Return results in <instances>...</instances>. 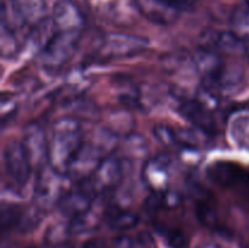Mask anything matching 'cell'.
I'll use <instances>...</instances> for the list:
<instances>
[{
  "instance_id": "cell-8",
  "label": "cell",
  "mask_w": 249,
  "mask_h": 248,
  "mask_svg": "<svg viewBox=\"0 0 249 248\" xmlns=\"http://www.w3.org/2000/svg\"><path fill=\"white\" fill-rule=\"evenodd\" d=\"M147 39L125 33H107L100 43L99 53L102 57L117 58L136 55L147 48Z\"/></svg>"
},
{
  "instance_id": "cell-19",
  "label": "cell",
  "mask_w": 249,
  "mask_h": 248,
  "mask_svg": "<svg viewBox=\"0 0 249 248\" xmlns=\"http://www.w3.org/2000/svg\"><path fill=\"white\" fill-rule=\"evenodd\" d=\"M100 219H101L100 209H97L96 206L92 204L88 211L71 218L70 224H68V232L72 235H82V233L90 232L96 229L100 223Z\"/></svg>"
},
{
  "instance_id": "cell-25",
  "label": "cell",
  "mask_w": 249,
  "mask_h": 248,
  "mask_svg": "<svg viewBox=\"0 0 249 248\" xmlns=\"http://www.w3.org/2000/svg\"><path fill=\"white\" fill-rule=\"evenodd\" d=\"M153 135L160 142L165 146H175L178 145L177 135H175V129L167 125H156L153 128Z\"/></svg>"
},
{
  "instance_id": "cell-27",
  "label": "cell",
  "mask_w": 249,
  "mask_h": 248,
  "mask_svg": "<svg viewBox=\"0 0 249 248\" xmlns=\"http://www.w3.org/2000/svg\"><path fill=\"white\" fill-rule=\"evenodd\" d=\"M0 105H1V113H0L1 114V123L5 124L6 121H9L11 117L15 116V112L17 109V102L11 94L4 92L1 95Z\"/></svg>"
},
{
  "instance_id": "cell-13",
  "label": "cell",
  "mask_w": 249,
  "mask_h": 248,
  "mask_svg": "<svg viewBox=\"0 0 249 248\" xmlns=\"http://www.w3.org/2000/svg\"><path fill=\"white\" fill-rule=\"evenodd\" d=\"M24 148L28 153L33 167L36 169L43 165L48 164L49 158V139L44 129L36 123H28L23 131V140H22Z\"/></svg>"
},
{
  "instance_id": "cell-12",
  "label": "cell",
  "mask_w": 249,
  "mask_h": 248,
  "mask_svg": "<svg viewBox=\"0 0 249 248\" xmlns=\"http://www.w3.org/2000/svg\"><path fill=\"white\" fill-rule=\"evenodd\" d=\"M124 177L123 162L119 157L109 155L102 160L92 175L88 179L91 182L96 194H106L122 181Z\"/></svg>"
},
{
  "instance_id": "cell-24",
  "label": "cell",
  "mask_w": 249,
  "mask_h": 248,
  "mask_svg": "<svg viewBox=\"0 0 249 248\" xmlns=\"http://www.w3.org/2000/svg\"><path fill=\"white\" fill-rule=\"evenodd\" d=\"M157 231L163 236V238L170 248H185L189 243L186 235L179 229L158 226Z\"/></svg>"
},
{
  "instance_id": "cell-17",
  "label": "cell",
  "mask_w": 249,
  "mask_h": 248,
  "mask_svg": "<svg viewBox=\"0 0 249 248\" xmlns=\"http://www.w3.org/2000/svg\"><path fill=\"white\" fill-rule=\"evenodd\" d=\"M204 44L211 45L208 49L216 51L220 55L245 56L247 43L231 31H214L204 38Z\"/></svg>"
},
{
  "instance_id": "cell-18",
  "label": "cell",
  "mask_w": 249,
  "mask_h": 248,
  "mask_svg": "<svg viewBox=\"0 0 249 248\" xmlns=\"http://www.w3.org/2000/svg\"><path fill=\"white\" fill-rule=\"evenodd\" d=\"M194 63L197 72L202 75L204 82L213 79L226 66L220 53L208 48H202L196 51L194 56Z\"/></svg>"
},
{
  "instance_id": "cell-4",
  "label": "cell",
  "mask_w": 249,
  "mask_h": 248,
  "mask_svg": "<svg viewBox=\"0 0 249 248\" xmlns=\"http://www.w3.org/2000/svg\"><path fill=\"white\" fill-rule=\"evenodd\" d=\"M80 35L53 31L50 38L40 46L39 62L48 68H57L65 65L78 48Z\"/></svg>"
},
{
  "instance_id": "cell-30",
  "label": "cell",
  "mask_w": 249,
  "mask_h": 248,
  "mask_svg": "<svg viewBox=\"0 0 249 248\" xmlns=\"http://www.w3.org/2000/svg\"><path fill=\"white\" fill-rule=\"evenodd\" d=\"M245 57L247 58V61L249 62V41H247V44H246V53H245Z\"/></svg>"
},
{
  "instance_id": "cell-22",
  "label": "cell",
  "mask_w": 249,
  "mask_h": 248,
  "mask_svg": "<svg viewBox=\"0 0 249 248\" xmlns=\"http://www.w3.org/2000/svg\"><path fill=\"white\" fill-rule=\"evenodd\" d=\"M231 32L236 34L238 38L249 41V5H238L233 9L230 17Z\"/></svg>"
},
{
  "instance_id": "cell-3",
  "label": "cell",
  "mask_w": 249,
  "mask_h": 248,
  "mask_svg": "<svg viewBox=\"0 0 249 248\" xmlns=\"http://www.w3.org/2000/svg\"><path fill=\"white\" fill-rule=\"evenodd\" d=\"M67 179L68 175L55 170L49 163L39 168L36 182V201L39 207L58 206L66 192L71 189L67 186Z\"/></svg>"
},
{
  "instance_id": "cell-16",
  "label": "cell",
  "mask_w": 249,
  "mask_h": 248,
  "mask_svg": "<svg viewBox=\"0 0 249 248\" xmlns=\"http://www.w3.org/2000/svg\"><path fill=\"white\" fill-rule=\"evenodd\" d=\"M179 112L196 128L201 129L207 134L214 133L215 121H214L213 111L201 104L197 99L185 100V101L180 102Z\"/></svg>"
},
{
  "instance_id": "cell-31",
  "label": "cell",
  "mask_w": 249,
  "mask_h": 248,
  "mask_svg": "<svg viewBox=\"0 0 249 248\" xmlns=\"http://www.w3.org/2000/svg\"><path fill=\"white\" fill-rule=\"evenodd\" d=\"M245 4H247V5H249V0H245Z\"/></svg>"
},
{
  "instance_id": "cell-2",
  "label": "cell",
  "mask_w": 249,
  "mask_h": 248,
  "mask_svg": "<svg viewBox=\"0 0 249 248\" xmlns=\"http://www.w3.org/2000/svg\"><path fill=\"white\" fill-rule=\"evenodd\" d=\"M48 6L45 0H4L1 9V22L15 26L28 27L29 31L45 23Z\"/></svg>"
},
{
  "instance_id": "cell-23",
  "label": "cell",
  "mask_w": 249,
  "mask_h": 248,
  "mask_svg": "<svg viewBox=\"0 0 249 248\" xmlns=\"http://www.w3.org/2000/svg\"><path fill=\"white\" fill-rule=\"evenodd\" d=\"M0 49H1L2 57H12L18 53V39L16 32L5 22H1Z\"/></svg>"
},
{
  "instance_id": "cell-5",
  "label": "cell",
  "mask_w": 249,
  "mask_h": 248,
  "mask_svg": "<svg viewBox=\"0 0 249 248\" xmlns=\"http://www.w3.org/2000/svg\"><path fill=\"white\" fill-rule=\"evenodd\" d=\"M87 4L95 16L117 27L131 26L140 15L135 0H87Z\"/></svg>"
},
{
  "instance_id": "cell-6",
  "label": "cell",
  "mask_w": 249,
  "mask_h": 248,
  "mask_svg": "<svg viewBox=\"0 0 249 248\" xmlns=\"http://www.w3.org/2000/svg\"><path fill=\"white\" fill-rule=\"evenodd\" d=\"M141 16L157 26L168 27L178 22L185 1L182 0H135Z\"/></svg>"
},
{
  "instance_id": "cell-14",
  "label": "cell",
  "mask_w": 249,
  "mask_h": 248,
  "mask_svg": "<svg viewBox=\"0 0 249 248\" xmlns=\"http://www.w3.org/2000/svg\"><path fill=\"white\" fill-rule=\"evenodd\" d=\"M207 175L214 184L228 189L246 186L249 181V175L242 167L228 160H218L209 165Z\"/></svg>"
},
{
  "instance_id": "cell-11",
  "label": "cell",
  "mask_w": 249,
  "mask_h": 248,
  "mask_svg": "<svg viewBox=\"0 0 249 248\" xmlns=\"http://www.w3.org/2000/svg\"><path fill=\"white\" fill-rule=\"evenodd\" d=\"M97 194L89 179L78 181L77 185L71 186L58 203L61 212L71 218L88 211L94 204Z\"/></svg>"
},
{
  "instance_id": "cell-21",
  "label": "cell",
  "mask_w": 249,
  "mask_h": 248,
  "mask_svg": "<svg viewBox=\"0 0 249 248\" xmlns=\"http://www.w3.org/2000/svg\"><path fill=\"white\" fill-rule=\"evenodd\" d=\"M106 223L108 228L113 231H126L138 225L139 216L131 211L117 209L106 214Z\"/></svg>"
},
{
  "instance_id": "cell-9",
  "label": "cell",
  "mask_w": 249,
  "mask_h": 248,
  "mask_svg": "<svg viewBox=\"0 0 249 248\" xmlns=\"http://www.w3.org/2000/svg\"><path fill=\"white\" fill-rule=\"evenodd\" d=\"M53 31L82 35L85 27V18L82 10L73 0H58L51 12Z\"/></svg>"
},
{
  "instance_id": "cell-26",
  "label": "cell",
  "mask_w": 249,
  "mask_h": 248,
  "mask_svg": "<svg viewBox=\"0 0 249 248\" xmlns=\"http://www.w3.org/2000/svg\"><path fill=\"white\" fill-rule=\"evenodd\" d=\"M197 218L207 228H216L218 226V218L215 211L208 204H199L197 207Z\"/></svg>"
},
{
  "instance_id": "cell-1",
  "label": "cell",
  "mask_w": 249,
  "mask_h": 248,
  "mask_svg": "<svg viewBox=\"0 0 249 248\" xmlns=\"http://www.w3.org/2000/svg\"><path fill=\"white\" fill-rule=\"evenodd\" d=\"M49 138V164L67 175L83 142L84 131L74 117H62L53 124Z\"/></svg>"
},
{
  "instance_id": "cell-10",
  "label": "cell",
  "mask_w": 249,
  "mask_h": 248,
  "mask_svg": "<svg viewBox=\"0 0 249 248\" xmlns=\"http://www.w3.org/2000/svg\"><path fill=\"white\" fill-rule=\"evenodd\" d=\"M173 159L167 153L152 156L142 167V180L152 194H163L169 190Z\"/></svg>"
},
{
  "instance_id": "cell-29",
  "label": "cell",
  "mask_w": 249,
  "mask_h": 248,
  "mask_svg": "<svg viewBox=\"0 0 249 248\" xmlns=\"http://www.w3.org/2000/svg\"><path fill=\"white\" fill-rule=\"evenodd\" d=\"M83 248H106V243L102 238H92L85 242Z\"/></svg>"
},
{
  "instance_id": "cell-20",
  "label": "cell",
  "mask_w": 249,
  "mask_h": 248,
  "mask_svg": "<svg viewBox=\"0 0 249 248\" xmlns=\"http://www.w3.org/2000/svg\"><path fill=\"white\" fill-rule=\"evenodd\" d=\"M229 133L238 147L249 151V114H238L231 119Z\"/></svg>"
},
{
  "instance_id": "cell-28",
  "label": "cell",
  "mask_w": 249,
  "mask_h": 248,
  "mask_svg": "<svg viewBox=\"0 0 249 248\" xmlns=\"http://www.w3.org/2000/svg\"><path fill=\"white\" fill-rule=\"evenodd\" d=\"M113 248H131L133 247V240L129 236H118L112 242Z\"/></svg>"
},
{
  "instance_id": "cell-15",
  "label": "cell",
  "mask_w": 249,
  "mask_h": 248,
  "mask_svg": "<svg viewBox=\"0 0 249 248\" xmlns=\"http://www.w3.org/2000/svg\"><path fill=\"white\" fill-rule=\"evenodd\" d=\"M245 83V73L240 67L225 66L213 79L204 82L203 87L219 95H232L242 88Z\"/></svg>"
},
{
  "instance_id": "cell-7",
  "label": "cell",
  "mask_w": 249,
  "mask_h": 248,
  "mask_svg": "<svg viewBox=\"0 0 249 248\" xmlns=\"http://www.w3.org/2000/svg\"><path fill=\"white\" fill-rule=\"evenodd\" d=\"M2 159L11 181L19 187L24 186L28 182L33 165L22 141L12 140L7 142L4 147Z\"/></svg>"
}]
</instances>
